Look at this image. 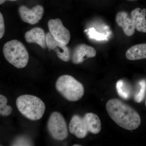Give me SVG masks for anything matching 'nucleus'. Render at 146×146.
<instances>
[{"mask_svg":"<svg viewBox=\"0 0 146 146\" xmlns=\"http://www.w3.org/2000/svg\"><path fill=\"white\" fill-rule=\"evenodd\" d=\"M126 57L131 60L146 58V44H139L130 47L127 51Z\"/></svg>","mask_w":146,"mask_h":146,"instance_id":"nucleus-14","label":"nucleus"},{"mask_svg":"<svg viewBox=\"0 0 146 146\" xmlns=\"http://www.w3.org/2000/svg\"><path fill=\"white\" fill-rule=\"evenodd\" d=\"M116 22L118 26L123 29L126 36H132L135 33V25L131 18H129L127 13L125 11H120L117 13Z\"/></svg>","mask_w":146,"mask_h":146,"instance_id":"nucleus-12","label":"nucleus"},{"mask_svg":"<svg viewBox=\"0 0 146 146\" xmlns=\"http://www.w3.org/2000/svg\"><path fill=\"white\" fill-rule=\"evenodd\" d=\"M96 51L94 47L85 44L77 46L73 50L71 55L72 62L75 64H78L85 60V57L93 58L96 56Z\"/></svg>","mask_w":146,"mask_h":146,"instance_id":"nucleus-9","label":"nucleus"},{"mask_svg":"<svg viewBox=\"0 0 146 146\" xmlns=\"http://www.w3.org/2000/svg\"><path fill=\"white\" fill-rule=\"evenodd\" d=\"M31 141L25 137L18 138L13 142V146H31Z\"/></svg>","mask_w":146,"mask_h":146,"instance_id":"nucleus-18","label":"nucleus"},{"mask_svg":"<svg viewBox=\"0 0 146 146\" xmlns=\"http://www.w3.org/2000/svg\"><path fill=\"white\" fill-rule=\"evenodd\" d=\"M5 32V26L4 20L1 13H0V38L1 39L3 36Z\"/></svg>","mask_w":146,"mask_h":146,"instance_id":"nucleus-20","label":"nucleus"},{"mask_svg":"<svg viewBox=\"0 0 146 146\" xmlns=\"http://www.w3.org/2000/svg\"><path fill=\"white\" fill-rule=\"evenodd\" d=\"M18 12L23 21L26 23L35 25L43 17L44 9L40 5H36L30 9L25 5H22L18 9Z\"/></svg>","mask_w":146,"mask_h":146,"instance_id":"nucleus-7","label":"nucleus"},{"mask_svg":"<svg viewBox=\"0 0 146 146\" xmlns=\"http://www.w3.org/2000/svg\"><path fill=\"white\" fill-rule=\"evenodd\" d=\"M139 90L134 97V100L137 103H140L143 100L146 91V81L142 80L138 82Z\"/></svg>","mask_w":146,"mask_h":146,"instance_id":"nucleus-17","label":"nucleus"},{"mask_svg":"<svg viewBox=\"0 0 146 146\" xmlns=\"http://www.w3.org/2000/svg\"><path fill=\"white\" fill-rule=\"evenodd\" d=\"M56 88L65 99L69 101H77L83 97L84 93L82 84L68 75H63L58 78Z\"/></svg>","mask_w":146,"mask_h":146,"instance_id":"nucleus-3","label":"nucleus"},{"mask_svg":"<svg viewBox=\"0 0 146 146\" xmlns=\"http://www.w3.org/2000/svg\"><path fill=\"white\" fill-rule=\"evenodd\" d=\"M48 25L50 33L56 40L65 45L69 44L71 39L70 33L60 19H51Z\"/></svg>","mask_w":146,"mask_h":146,"instance_id":"nucleus-6","label":"nucleus"},{"mask_svg":"<svg viewBox=\"0 0 146 146\" xmlns=\"http://www.w3.org/2000/svg\"><path fill=\"white\" fill-rule=\"evenodd\" d=\"M106 109L111 119L124 129L135 130L141 125V117L137 111L121 100H109L106 104Z\"/></svg>","mask_w":146,"mask_h":146,"instance_id":"nucleus-1","label":"nucleus"},{"mask_svg":"<svg viewBox=\"0 0 146 146\" xmlns=\"http://www.w3.org/2000/svg\"><path fill=\"white\" fill-rule=\"evenodd\" d=\"M131 18L138 31L146 33V9L136 8L131 11Z\"/></svg>","mask_w":146,"mask_h":146,"instance_id":"nucleus-13","label":"nucleus"},{"mask_svg":"<svg viewBox=\"0 0 146 146\" xmlns=\"http://www.w3.org/2000/svg\"><path fill=\"white\" fill-rule=\"evenodd\" d=\"M74 146H81V145H73Z\"/></svg>","mask_w":146,"mask_h":146,"instance_id":"nucleus-22","label":"nucleus"},{"mask_svg":"<svg viewBox=\"0 0 146 146\" xmlns=\"http://www.w3.org/2000/svg\"><path fill=\"white\" fill-rule=\"evenodd\" d=\"M12 111V107L7 104L0 106V114L1 116H8L11 114Z\"/></svg>","mask_w":146,"mask_h":146,"instance_id":"nucleus-19","label":"nucleus"},{"mask_svg":"<svg viewBox=\"0 0 146 146\" xmlns=\"http://www.w3.org/2000/svg\"><path fill=\"white\" fill-rule=\"evenodd\" d=\"M69 129L71 133L78 138H85L89 132L84 118L78 115H74L72 117Z\"/></svg>","mask_w":146,"mask_h":146,"instance_id":"nucleus-10","label":"nucleus"},{"mask_svg":"<svg viewBox=\"0 0 146 146\" xmlns=\"http://www.w3.org/2000/svg\"><path fill=\"white\" fill-rule=\"evenodd\" d=\"M47 47L54 50L58 57L65 62H68L71 57L70 51L67 45L56 40L50 32L46 33Z\"/></svg>","mask_w":146,"mask_h":146,"instance_id":"nucleus-8","label":"nucleus"},{"mask_svg":"<svg viewBox=\"0 0 146 146\" xmlns=\"http://www.w3.org/2000/svg\"><path fill=\"white\" fill-rule=\"evenodd\" d=\"M130 1H134V0H130Z\"/></svg>","mask_w":146,"mask_h":146,"instance_id":"nucleus-24","label":"nucleus"},{"mask_svg":"<svg viewBox=\"0 0 146 146\" xmlns=\"http://www.w3.org/2000/svg\"><path fill=\"white\" fill-rule=\"evenodd\" d=\"M116 88L120 96L124 99L130 98L131 94V88L129 84L124 80H119L116 84Z\"/></svg>","mask_w":146,"mask_h":146,"instance_id":"nucleus-16","label":"nucleus"},{"mask_svg":"<svg viewBox=\"0 0 146 146\" xmlns=\"http://www.w3.org/2000/svg\"><path fill=\"white\" fill-rule=\"evenodd\" d=\"M3 53L7 60L19 69L25 67L29 60V53L23 43L16 39L6 43Z\"/></svg>","mask_w":146,"mask_h":146,"instance_id":"nucleus-4","label":"nucleus"},{"mask_svg":"<svg viewBox=\"0 0 146 146\" xmlns=\"http://www.w3.org/2000/svg\"><path fill=\"white\" fill-rule=\"evenodd\" d=\"M25 38L28 43H35L42 48H45L47 47L46 34L41 28H34L27 32Z\"/></svg>","mask_w":146,"mask_h":146,"instance_id":"nucleus-11","label":"nucleus"},{"mask_svg":"<svg viewBox=\"0 0 146 146\" xmlns=\"http://www.w3.org/2000/svg\"><path fill=\"white\" fill-rule=\"evenodd\" d=\"M16 104L19 112L32 121L41 119L46 110V106L43 101L32 95H24L18 97Z\"/></svg>","mask_w":146,"mask_h":146,"instance_id":"nucleus-2","label":"nucleus"},{"mask_svg":"<svg viewBox=\"0 0 146 146\" xmlns=\"http://www.w3.org/2000/svg\"><path fill=\"white\" fill-rule=\"evenodd\" d=\"M145 106L146 107V100H145Z\"/></svg>","mask_w":146,"mask_h":146,"instance_id":"nucleus-23","label":"nucleus"},{"mask_svg":"<svg viewBox=\"0 0 146 146\" xmlns=\"http://www.w3.org/2000/svg\"><path fill=\"white\" fill-rule=\"evenodd\" d=\"M89 132L94 134L100 133L102 124L98 116L93 113H87L84 116Z\"/></svg>","mask_w":146,"mask_h":146,"instance_id":"nucleus-15","label":"nucleus"},{"mask_svg":"<svg viewBox=\"0 0 146 146\" xmlns=\"http://www.w3.org/2000/svg\"><path fill=\"white\" fill-rule=\"evenodd\" d=\"M47 128L50 135L55 140L63 141L68 137V129L66 121L59 112L52 113L48 121Z\"/></svg>","mask_w":146,"mask_h":146,"instance_id":"nucleus-5","label":"nucleus"},{"mask_svg":"<svg viewBox=\"0 0 146 146\" xmlns=\"http://www.w3.org/2000/svg\"><path fill=\"white\" fill-rule=\"evenodd\" d=\"M17 1V0H0V4L2 5L4 3L5 1Z\"/></svg>","mask_w":146,"mask_h":146,"instance_id":"nucleus-21","label":"nucleus"}]
</instances>
